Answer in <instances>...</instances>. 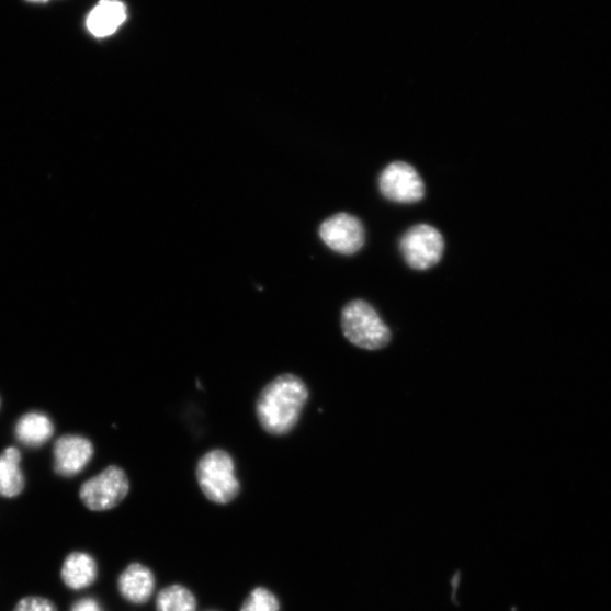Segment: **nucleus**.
I'll use <instances>...</instances> for the list:
<instances>
[{
  "label": "nucleus",
  "instance_id": "f257e3e1",
  "mask_svg": "<svg viewBox=\"0 0 611 611\" xmlns=\"http://www.w3.org/2000/svg\"><path fill=\"white\" fill-rule=\"evenodd\" d=\"M309 391L305 382L284 374L269 383L257 403V416L268 434L282 437L296 427L308 401Z\"/></svg>",
  "mask_w": 611,
  "mask_h": 611
},
{
  "label": "nucleus",
  "instance_id": "f03ea898",
  "mask_svg": "<svg viewBox=\"0 0 611 611\" xmlns=\"http://www.w3.org/2000/svg\"><path fill=\"white\" fill-rule=\"evenodd\" d=\"M341 328L350 343L364 350H381L392 339L389 328L376 309L362 299L352 301L343 308Z\"/></svg>",
  "mask_w": 611,
  "mask_h": 611
},
{
  "label": "nucleus",
  "instance_id": "7ed1b4c3",
  "mask_svg": "<svg viewBox=\"0 0 611 611\" xmlns=\"http://www.w3.org/2000/svg\"><path fill=\"white\" fill-rule=\"evenodd\" d=\"M196 478L205 497L215 505H228L240 490L235 462L224 450H213L201 457Z\"/></svg>",
  "mask_w": 611,
  "mask_h": 611
},
{
  "label": "nucleus",
  "instance_id": "20e7f679",
  "mask_svg": "<svg viewBox=\"0 0 611 611\" xmlns=\"http://www.w3.org/2000/svg\"><path fill=\"white\" fill-rule=\"evenodd\" d=\"M128 491L127 475L118 466L112 465L82 485L80 498L89 510L103 512L118 507Z\"/></svg>",
  "mask_w": 611,
  "mask_h": 611
},
{
  "label": "nucleus",
  "instance_id": "39448f33",
  "mask_svg": "<svg viewBox=\"0 0 611 611\" xmlns=\"http://www.w3.org/2000/svg\"><path fill=\"white\" fill-rule=\"evenodd\" d=\"M445 242L442 234L429 225L410 228L400 242L406 263L414 270L426 271L440 263L444 254Z\"/></svg>",
  "mask_w": 611,
  "mask_h": 611
},
{
  "label": "nucleus",
  "instance_id": "423d86ee",
  "mask_svg": "<svg viewBox=\"0 0 611 611\" xmlns=\"http://www.w3.org/2000/svg\"><path fill=\"white\" fill-rule=\"evenodd\" d=\"M380 191L391 202L414 204L425 196V184L419 172L409 163L388 165L380 176Z\"/></svg>",
  "mask_w": 611,
  "mask_h": 611
},
{
  "label": "nucleus",
  "instance_id": "0eeeda50",
  "mask_svg": "<svg viewBox=\"0 0 611 611\" xmlns=\"http://www.w3.org/2000/svg\"><path fill=\"white\" fill-rule=\"evenodd\" d=\"M319 236L337 253L353 256L365 244V229L361 220L348 213H338L323 223Z\"/></svg>",
  "mask_w": 611,
  "mask_h": 611
},
{
  "label": "nucleus",
  "instance_id": "6e6552de",
  "mask_svg": "<svg viewBox=\"0 0 611 611\" xmlns=\"http://www.w3.org/2000/svg\"><path fill=\"white\" fill-rule=\"evenodd\" d=\"M92 443L82 437L66 435L54 448L55 472L63 477H75L86 469L92 460Z\"/></svg>",
  "mask_w": 611,
  "mask_h": 611
},
{
  "label": "nucleus",
  "instance_id": "1a4fd4ad",
  "mask_svg": "<svg viewBox=\"0 0 611 611\" xmlns=\"http://www.w3.org/2000/svg\"><path fill=\"white\" fill-rule=\"evenodd\" d=\"M127 10L120 0H101L87 20L89 31L97 38L110 37L126 21Z\"/></svg>",
  "mask_w": 611,
  "mask_h": 611
},
{
  "label": "nucleus",
  "instance_id": "9d476101",
  "mask_svg": "<svg viewBox=\"0 0 611 611\" xmlns=\"http://www.w3.org/2000/svg\"><path fill=\"white\" fill-rule=\"evenodd\" d=\"M118 588L129 602L146 603L155 590L154 574L146 566L132 564L121 575Z\"/></svg>",
  "mask_w": 611,
  "mask_h": 611
},
{
  "label": "nucleus",
  "instance_id": "9b49d317",
  "mask_svg": "<svg viewBox=\"0 0 611 611\" xmlns=\"http://www.w3.org/2000/svg\"><path fill=\"white\" fill-rule=\"evenodd\" d=\"M97 577V563L88 554L73 553L64 562L61 579L70 589L81 590L88 588L94 584Z\"/></svg>",
  "mask_w": 611,
  "mask_h": 611
},
{
  "label": "nucleus",
  "instance_id": "f8f14e48",
  "mask_svg": "<svg viewBox=\"0 0 611 611\" xmlns=\"http://www.w3.org/2000/svg\"><path fill=\"white\" fill-rule=\"evenodd\" d=\"M52 420L38 412L24 415L16 423V439L30 448H39L46 444L54 435Z\"/></svg>",
  "mask_w": 611,
  "mask_h": 611
},
{
  "label": "nucleus",
  "instance_id": "ddd939ff",
  "mask_svg": "<svg viewBox=\"0 0 611 611\" xmlns=\"http://www.w3.org/2000/svg\"><path fill=\"white\" fill-rule=\"evenodd\" d=\"M21 459L16 448H9L0 454V496L12 498L23 491L25 480L20 468Z\"/></svg>",
  "mask_w": 611,
  "mask_h": 611
},
{
  "label": "nucleus",
  "instance_id": "4468645a",
  "mask_svg": "<svg viewBox=\"0 0 611 611\" xmlns=\"http://www.w3.org/2000/svg\"><path fill=\"white\" fill-rule=\"evenodd\" d=\"M195 597L181 586H172L162 590L157 599L158 611H195Z\"/></svg>",
  "mask_w": 611,
  "mask_h": 611
},
{
  "label": "nucleus",
  "instance_id": "2eb2a0df",
  "mask_svg": "<svg viewBox=\"0 0 611 611\" xmlns=\"http://www.w3.org/2000/svg\"><path fill=\"white\" fill-rule=\"evenodd\" d=\"M276 597L267 589L259 588L250 593L240 611H279Z\"/></svg>",
  "mask_w": 611,
  "mask_h": 611
},
{
  "label": "nucleus",
  "instance_id": "dca6fc26",
  "mask_svg": "<svg viewBox=\"0 0 611 611\" xmlns=\"http://www.w3.org/2000/svg\"><path fill=\"white\" fill-rule=\"evenodd\" d=\"M14 611H57V608L48 599L41 597H27L18 603Z\"/></svg>",
  "mask_w": 611,
  "mask_h": 611
},
{
  "label": "nucleus",
  "instance_id": "f3484780",
  "mask_svg": "<svg viewBox=\"0 0 611 611\" xmlns=\"http://www.w3.org/2000/svg\"><path fill=\"white\" fill-rule=\"evenodd\" d=\"M71 611H102V609L94 599L87 598L78 601Z\"/></svg>",
  "mask_w": 611,
  "mask_h": 611
},
{
  "label": "nucleus",
  "instance_id": "a211bd4d",
  "mask_svg": "<svg viewBox=\"0 0 611 611\" xmlns=\"http://www.w3.org/2000/svg\"><path fill=\"white\" fill-rule=\"evenodd\" d=\"M32 2H42V3H44V2H47V0H32Z\"/></svg>",
  "mask_w": 611,
  "mask_h": 611
}]
</instances>
